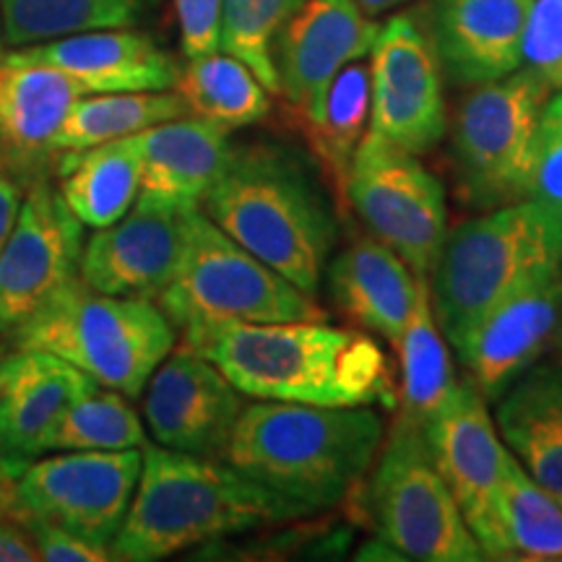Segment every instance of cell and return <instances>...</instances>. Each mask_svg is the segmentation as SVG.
<instances>
[{
    "instance_id": "cell-1",
    "label": "cell",
    "mask_w": 562,
    "mask_h": 562,
    "mask_svg": "<svg viewBox=\"0 0 562 562\" xmlns=\"http://www.w3.org/2000/svg\"><path fill=\"white\" fill-rule=\"evenodd\" d=\"M182 347L206 357L243 396L256 402L385 409L398 404L375 339L323 321L188 328Z\"/></svg>"
},
{
    "instance_id": "cell-2",
    "label": "cell",
    "mask_w": 562,
    "mask_h": 562,
    "mask_svg": "<svg viewBox=\"0 0 562 562\" xmlns=\"http://www.w3.org/2000/svg\"><path fill=\"white\" fill-rule=\"evenodd\" d=\"M305 505L286 501L250 480L224 459L140 448V474L112 560L154 562L188 547L307 516Z\"/></svg>"
},
{
    "instance_id": "cell-3",
    "label": "cell",
    "mask_w": 562,
    "mask_h": 562,
    "mask_svg": "<svg viewBox=\"0 0 562 562\" xmlns=\"http://www.w3.org/2000/svg\"><path fill=\"white\" fill-rule=\"evenodd\" d=\"M383 440L385 425L372 406L256 402L243 409L222 459L315 513L347 501Z\"/></svg>"
},
{
    "instance_id": "cell-4",
    "label": "cell",
    "mask_w": 562,
    "mask_h": 562,
    "mask_svg": "<svg viewBox=\"0 0 562 562\" xmlns=\"http://www.w3.org/2000/svg\"><path fill=\"white\" fill-rule=\"evenodd\" d=\"M201 209L224 235L315 297L339 232L297 154L271 144L232 149Z\"/></svg>"
},
{
    "instance_id": "cell-5",
    "label": "cell",
    "mask_w": 562,
    "mask_h": 562,
    "mask_svg": "<svg viewBox=\"0 0 562 562\" xmlns=\"http://www.w3.org/2000/svg\"><path fill=\"white\" fill-rule=\"evenodd\" d=\"M560 269V232L526 199L448 229L427 273L432 311L448 347L459 349L492 307Z\"/></svg>"
},
{
    "instance_id": "cell-6",
    "label": "cell",
    "mask_w": 562,
    "mask_h": 562,
    "mask_svg": "<svg viewBox=\"0 0 562 562\" xmlns=\"http://www.w3.org/2000/svg\"><path fill=\"white\" fill-rule=\"evenodd\" d=\"M5 339L11 349L50 351L104 389L136 398L175 349V326L157 302L97 292L76 277Z\"/></svg>"
},
{
    "instance_id": "cell-7",
    "label": "cell",
    "mask_w": 562,
    "mask_h": 562,
    "mask_svg": "<svg viewBox=\"0 0 562 562\" xmlns=\"http://www.w3.org/2000/svg\"><path fill=\"white\" fill-rule=\"evenodd\" d=\"M157 305L180 331L229 323L326 318L315 297L224 235L201 206L188 214L180 266Z\"/></svg>"
},
{
    "instance_id": "cell-8",
    "label": "cell",
    "mask_w": 562,
    "mask_h": 562,
    "mask_svg": "<svg viewBox=\"0 0 562 562\" xmlns=\"http://www.w3.org/2000/svg\"><path fill=\"white\" fill-rule=\"evenodd\" d=\"M554 91L518 68L474 87L456 112L451 154L461 193L490 211L526 199L542 110Z\"/></svg>"
},
{
    "instance_id": "cell-9",
    "label": "cell",
    "mask_w": 562,
    "mask_h": 562,
    "mask_svg": "<svg viewBox=\"0 0 562 562\" xmlns=\"http://www.w3.org/2000/svg\"><path fill=\"white\" fill-rule=\"evenodd\" d=\"M375 461L370 516L393 550L419 562L487 560L453 492L435 469L425 430L398 417Z\"/></svg>"
},
{
    "instance_id": "cell-10",
    "label": "cell",
    "mask_w": 562,
    "mask_h": 562,
    "mask_svg": "<svg viewBox=\"0 0 562 562\" xmlns=\"http://www.w3.org/2000/svg\"><path fill=\"white\" fill-rule=\"evenodd\" d=\"M341 182L349 206L372 237L417 277H427L448 235V209L440 180L417 154L364 133Z\"/></svg>"
},
{
    "instance_id": "cell-11",
    "label": "cell",
    "mask_w": 562,
    "mask_h": 562,
    "mask_svg": "<svg viewBox=\"0 0 562 562\" xmlns=\"http://www.w3.org/2000/svg\"><path fill=\"white\" fill-rule=\"evenodd\" d=\"M138 474L140 448L32 459L16 480L19 521L40 518L110 550L131 508Z\"/></svg>"
},
{
    "instance_id": "cell-12",
    "label": "cell",
    "mask_w": 562,
    "mask_h": 562,
    "mask_svg": "<svg viewBox=\"0 0 562 562\" xmlns=\"http://www.w3.org/2000/svg\"><path fill=\"white\" fill-rule=\"evenodd\" d=\"M425 440L487 560H508L501 531V482L508 448L482 393L469 381L456 383L451 398L427 422Z\"/></svg>"
},
{
    "instance_id": "cell-13",
    "label": "cell",
    "mask_w": 562,
    "mask_h": 562,
    "mask_svg": "<svg viewBox=\"0 0 562 562\" xmlns=\"http://www.w3.org/2000/svg\"><path fill=\"white\" fill-rule=\"evenodd\" d=\"M368 68V133L404 151H430L446 131V102L438 58L417 19L396 13L381 24Z\"/></svg>"
},
{
    "instance_id": "cell-14",
    "label": "cell",
    "mask_w": 562,
    "mask_h": 562,
    "mask_svg": "<svg viewBox=\"0 0 562 562\" xmlns=\"http://www.w3.org/2000/svg\"><path fill=\"white\" fill-rule=\"evenodd\" d=\"M83 224L50 180L34 178L0 250V336L21 326L79 277Z\"/></svg>"
},
{
    "instance_id": "cell-15",
    "label": "cell",
    "mask_w": 562,
    "mask_h": 562,
    "mask_svg": "<svg viewBox=\"0 0 562 562\" xmlns=\"http://www.w3.org/2000/svg\"><path fill=\"white\" fill-rule=\"evenodd\" d=\"M243 409V393L220 368L182 344L146 383V427L170 451L222 459Z\"/></svg>"
},
{
    "instance_id": "cell-16",
    "label": "cell",
    "mask_w": 562,
    "mask_h": 562,
    "mask_svg": "<svg viewBox=\"0 0 562 562\" xmlns=\"http://www.w3.org/2000/svg\"><path fill=\"white\" fill-rule=\"evenodd\" d=\"M378 34L355 0H302L273 42L279 94L305 117L344 66L368 58Z\"/></svg>"
},
{
    "instance_id": "cell-17",
    "label": "cell",
    "mask_w": 562,
    "mask_h": 562,
    "mask_svg": "<svg viewBox=\"0 0 562 562\" xmlns=\"http://www.w3.org/2000/svg\"><path fill=\"white\" fill-rule=\"evenodd\" d=\"M191 209L138 201L83 243L79 277L91 290L157 300L178 271Z\"/></svg>"
},
{
    "instance_id": "cell-18",
    "label": "cell",
    "mask_w": 562,
    "mask_h": 562,
    "mask_svg": "<svg viewBox=\"0 0 562 562\" xmlns=\"http://www.w3.org/2000/svg\"><path fill=\"white\" fill-rule=\"evenodd\" d=\"M562 328L560 271L492 307L456 349L467 381L495 404L526 370L542 362Z\"/></svg>"
},
{
    "instance_id": "cell-19",
    "label": "cell",
    "mask_w": 562,
    "mask_h": 562,
    "mask_svg": "<svg viewBox=\"0 0 562 562\" xmlns=\"http://www.w3.org/2000/svg\"><path fill=\"white\" fill-rule=\"evenodd\" d=\"M9 63H40L58 68L83 94L175 89L180 66L170 53L131 26L76 32L0 55Z\"/></svg>"
},
{
    "instance_id": "cell-20",
    "label": "cell",
    "mask_w": 562,
    "mask_h": 562,
    "mask_svg": "<svg viewBox=\"0 0 562 562\" xmlns=\"http://www.w3.org/2000/svg\"><path fill=\"white\" fill-rule=\"evenodd\" d=\"M529 9L531 0H430L425 32L440 74L474 89L521 68Z\"/></svg>"
},
{
    "instance_id": "cell-21",
    "label": "cell",
    "mask_w": 562,
    "mask_h": 562,
    "mask_svg": "<svg viewBox=\"0 0 562 562\" xmlns=\"http://www.w3.org/2000/svg\"><path fill=\"white\" fill-rule=\"evenodd\" d=\"M87 372L37 349H11L0 364V453L32 461L70 406L94 391Z\"/></svg>"
},
{
    "instance_id": "cell-22",
    "label": "cell",
    "mask_w": 562,
    "mask_h": 562,
    "mask_svg": "<svg viewBox=\"0 0 562 562\" xmlns=\"http://www.w3.org/2000/svg\"><path fill=\"white\" fill-rule=\"evenodd\" d=\"M229 131L193 115L133 133L138 154V201L199 209L229 159Z\"/></svg>"
},
{
    "instance_id": "cell-23",
    "label": "cell",
    "mask_w": 562,
    "mask_h": 562,
    "mask_svg": "<svg viewBox=\"0 0 562 562\" xmlns=\"http://www.w3.org/2000/svg\"><path fill=\"white\" fill-rule=\"evenodd\" d=\"M501 440L562 505V362H537L495 402Z\"/></svg>"
},
{
    "instance_id": "cell-24",
    "label": "cell",
    "mask_w": 562,
    "mask_h": 562,
    "mask_svg": "<svg viewBox=\"0 0 562 562\" xmlns=\"http://www.w3.org/2000/svg\"><path fill=\"white\" fill-rule=\"evenodd\" d=\"M79 97V83L58 68L0 58V154L13 170H30L53 154V140Z\"/></svg>"
},
{
    "instance_id": "cell-25",
    "label": "cell",
    "mask_w": 562,
    "mask_h": 562,
    "mask_svg": "<svg viewBox=\"0 0 562 562\" xmlns=\"http://www.w3.org/2000/svg\"><path fill=\"white\" fill-rule=\"evenodd\" d=\"M417 273L381 240H357L328 266L334 302L364 331L396 344L417 294Z\"/></svg>"
},
{
    "instance_id": "cell-26",
    "label": "cell",
    "mask_w": 562,
    "mask_h": 562,
    "mask_svg": "<svg viewBox=\"0 0 562 562\" xmlns=\"http://www.w3.org/2000/svg\"><path fill=\"white\" fill-rule=\"evenodd\" d=\"M60 154L58 191L83 227H110L128 214L140 188L138 154L131 136Z\"/></svg>"
},
{
    "instance_id": "cell-27",
    "label": "cell",
    "mask_w": 562,
    "mask_h": 562,
    "mask_svg": "<svg viewBox=\"0 0 562 562\" xmlns=\"http://www.w3.org/2000/svg\"><path fill=\"white\" fill-rule=\"evenodd\" d=\"M393 347L402 357V414L398 417L425 430L456 389L448 339L432 311L427 277L417 279L412 311Z\"/></svg>"
},
{
    "instance_id": "cell-28",
    "label": "cell",
    "mask_w": 562,
    "mask_h": 562,
    "mask_svg": "<svg viewBox=\"0 0 562 562\" xmlns=\"http://www.w3.org/2000/svg\"><path fill=\"white\" fill-rule=\"evenodd\" d=\"M175 91L186 102L188 115L237 131L269 115L271 91L235 55L214 50L188 58L180 68Z\"/></svg>"
},
{
    "instance_id": "cell-29",
    "label": "cell",
    "mask_w": 562,
    "mask_h": 562,
    "mask_svg": "<svg viewBox=\"0 0 562 562\" xmlns=\"http://www.w3.org/2000/svg\"><path fill=\"white\" fill-rule=\"evenodd\" d=\"M188 115L175 89L167 91H112L83 94L70 108L66 123L53 140L55 151H81L108 140L128 138L157 123Z\"/></svg>"
},
{
    "instance_id": "cell-30",
    "label": "cell",
    "mask_w": 562,
    "mask_h": 562,
    "mask_svg": "<svg viewBox=\"0 0 562 562\" xmlns=\"http://www.w3.org/2000/svg\"><path fill=\"white\" fill-rule=\"evenodd\" d=\"M154 0H0L3 45L26 47L76 32L136 26Z\"/></svg>"
},
{
    "instance_id": "cell-31",
    "label": "cell",
    "mask_w": 562,
    "mask_h": 562,
    "mask_svg": "<svg viewBox=\"0 0 562 562\" xmlns=\"http://www.w3.org/2000/svg\"><path fill=\"white\" fill-rule=\"evenodd\" d=\"M501 531L508 560L562 562V505L508 451L501 482Z\"/></svg>"
},
{
    "instance_id": "cell-32",
    "label": "cell",
    "mask_w": 562,
    "mask_h": 562,
    "mask_svg": "<svg viewBox=\"0 0 562 562\" xmlns=\"http://www.w3.org/2000/svg\"><path fill=\"white\" fill-rule=\"evenodd\" d=\"M302 121L323 165L344 180L351 154L368 133L370 68L362 60L344 66L328 83L318 108L307 112Z\"/></svg>"
},
{
    "instance_id": "cell-33",
    "label": "cell",
    "mask_w": 562,
    "mask_h": 562,
    "mask_svg": "<svg viewBox=\"0 0 562 562\" xmlns=\"http://www.w3.org/2000/svg\"><path fill=\"white\" fill-rule=\"evenodd\" d=\"M146 430L121 391L97 385L63 414L47 451H128L144 448Z\"/></svg>"
},
{
    "instance_id": "cell-34",
    "label": "cell",
    "mask_w": 562,
    "mask_h": 562,
    "mask_svg": "<svg viewBox=\"0 0 562 562\" xmlns=\"http://www.w3.org/2000/svg\"><path fill=\"white\" fill-rule=\"evenodd\" d=\"M302 0H222L220 50L248 66L271 94H279L273 42Z\"/></svg>"
},
{
    "instance_id": "cell-35",
    "label": "cell",
    "mask_w": 562,
    "mask_h": 562,
    "mask_svg": "<svg viewBox=\"0 0 562 562\" xmlns=\"http://www.w3.org/2000/svg\"><path fill=\"white\" fill-rule=\"evenodd\" d=\"M526 201L542 211L562 237V91H554L542 110Z\"/></svg>"
},
{
    "instance_id": "cell-36",
    "label": "cell",
    "mask_w": 562,
    "mask_h": 562,
    "mask_svg": "<svg viewBox=\"0 0 562 562\" xmlns=\"http://www.w3.org/2000/svg\"><path fill=\"white\" fill-rule=\"evenodd\" d=\"M521 63L552 91H562V0H531Z\"/></svg>"
},
{
    "instance_id": "cell-37",
    "label": "cell",
    "mask_w": 562,
    "mask_h": 562,
    "mask_svg": "<svg viewBox=\"0 0 562 562\" xmlns=\"http://www.w3.org/2000/svg\"><path fill=\"white\" fill-rule=\"evenodd\" d=\"M180 26V47L186 58L220 50L222 0H175Z\"/></svg>"
},
{
    "instance_id": "cell-38",
    "label": "cell",
    "mask_w": 562,
    "mask_h": 562,
    "mask_svg": "<svg viewBox=\"0 0 562 562\" xmlns=\"http://www.w3.org/2000/svg\"><path fill=\"white\" fill-rule=\"evenodd\" d=\"M32 533V542L37 547L40 560L45 562H108L112 552L108 547L91 544L79 533L60 529V526L40 521V518H24L21 521Z\"/></svg>"
},
{
    "instance_id": "cell-39",
    "label": "cell",
    "mask_w": 562,
    "mask_h": 562,
    "mask_svg": "<svg viewBox=\"0 0 562 562\" xmlns=\"http://www.w3.org/2000/svg\"><path fill=\"white\" fill-rule=\"evenodd\" d=\"M24 178L13 167H0V250L9 240L13 224L19 220L21 203H24Z\"/></svg>"
},
{
    "instance_id": "cell-40",
    "label": "cell",
    "mask_w": 562,
    "mask_h": 562,
    "mask_svg": "<svg viewBox=\"0 0 562 562\" xmlns=\"http://www.w3.org/2000/svg\"><path fill=\"white\" fill-rule=\"evenodd\" d=\"M32 533L16 518H0V562H37Z\"/></svg>"
},
{
    "instance_id": "cell-41",
    "label": "cell",
    "mask_w": 562,
    "mask_h": 562,
    "mask_svg": "<svg viewBox=\"0 0 562 562\" xmlns=\"http://www.w3.org/2000/svg\"><path fill=\"white\" fill-rule=\"evenodd\" d=\"M30 461H16L0 453V518H16L19 521V505H16V480L24 472Z\"/></svg>"
},
{
    "instance_id": "cell-42",
    "label": "cell",
    "mask_w": 562,
    "mask_h": 562,
    "mask_svg": "<svg viewBox=\"0 0 562 562\" xmlns=\"http://www.w3.org/2000/svg\"><path fill=\"white\" fill-rule=\"evenodd\" d=\"M360 9L368 13V16H381V13H389L393 9H398V5H404L406 0H355Z\"/></svg>"
},
{
    "instance_id": "cell-43",
    "label": "cell",
    "mask_w": 562,
    "mask_h": 562,
    "mask_svg": "<svg viewBox=\"0 0 562 562\" xmlns=\"http://www.w3.org/2000/svg\"><path fill=\"white\" fill-rule=\"evenodd\" d=\"M9 351H11V344H9V339H0V364H3L5 355H9Z\"/></svg>"
},
{
    "instance_id": "cell-44",
    "label": "cell",
    "mask_w": 562,
    "mask_h": 562,
    "mask_svg": "<svg viewBox=\"0 0 562 562\" xmlns=\"http://www.w3.org/2000/svg\"><path fill=\"white\" fill-rule=\"evenodd\" d=\"M0 55H3V30H0Z\"/></svg>"
},
{
    "instance_id": "cell-45",
    "label": "cell",
    "mask_w": 562,
    "mask_h": 562,
    "mask_svg": "<svg viewBox=\"0 0 562 562\" xmlns=\"http://www.w3.org/2000/svg\"><path fill=\"white\" fill-rule=\"evenodd\" d=\"M560 292H562V269H560Z\"/></svg>"
}]
</instances>
